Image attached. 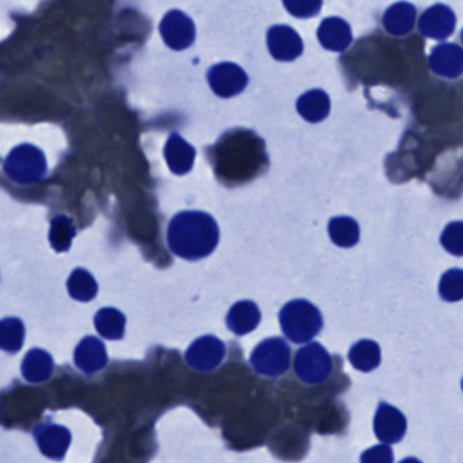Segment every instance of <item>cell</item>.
<instances>
[{"label": "cell", "instance_id": "11", "mask_svg": "<svg viewBox=\"0 0 463 463\" xmlns=\"http://www.w3.org/2000/svg\"><path fill=\"white\" fill-rule=\"evenodd\" d=\"M268 50L279 61H292L303 53V42L299 34L287 25H276L268 31Z\"/></svg>", "mask_w": 463, "mask_h": 463}, {"label": "cell", "instance_id": "18", "mask_svg": "<svg viewBox=\"0 0 463 463\" xmlns=\"http://www.w3.org/2000/svg\"><path fill=\"white\" fill-rule=\"evenodd\" d=\"M417 9L409 2L392 5L383 14V26L386 32L394 36H403L413 29Z\"/></svg>", "mask_w": 463, "mask_h": 463}, {"label": "cell", "instance_id": "5", "mask_svg": "<svg viewBox=\"0 0 463 463\" xmlns=\"http://www.w3.org/2000/svg\"><path fill=\"white\" fill-rule=\"evenodd\" d=\"M5 170L17 184H32L42 180L47 173V161L39 148L20 146L7 156Z\"/></svg>", "mask_w": 463, "mask_h": 463}, {"label": "cell", "instance_id": "8", "mask_svg": "<svg viewBox=\"0 0 463 463\" xmlns=\"http://www.w3.org/2000/svg\"><path fill=\"white\" fill-rule=\"evenodd\" d=\"M159 31L167 47L175 51L186 50L196 39V26L194 21L185 13L178 10H173L165 15Z\"/></svg>", "mask_w": 463, "mask_h": 463}, {"label": "cell", "instance_id": "27", "mask_svg": "<svg viewBox=\"0 0 463 463\" xmlns=\"http://www.w3.org/2000/svg\"><path fill=\"white\" fill-rule=\"evenodd\" d=\"M439 295L447 302H459L463 298V272L459 268L447 270L439 283Z\"/></svg>", "mask_w": 463, "mask_h": 463}, {"label": "cell", "instance_id": "25", "mask_svg": "<svg viewBox=\"0 0 463 463\" xmlns=\"http://www.w3.org/2000/svg\"><path fill=\"white\" fill-rule=\"evenodd\" d=\"M25 341V326L18 318H5L0 321V349L15 354L23 348Z\"/></svg>", "mask_w": 463, "mask_h": 463}, {"label": "cell", "instance_id": "19", "mask_svg": "<svg viewBox=\"0 0 463 463\" xmlns=\"http://www.w3.org/2000/svg\"><path fill=\"white\" fill-rule=\"evenodd\" d=\"M297 110L308 123L324 121L330 113V99L321 89H314L299 97Z\"/></svg>", "mask_w": 463, "mask_h": 463}, {"label": "cell", "instance_id": "29", "mask_svg": "<svg viewBox=\"0 0 463 463\" xmlns=\"http://www.w3.org/2000/svg\"><path fill=\"white\" fill-rule=\"evenodd\" d=\"M283 4L287 12L297 18L316 17L322 7V0H283Z\"/></svg>", "mask_w": 463, "mask_h": 463}, {"label": "cell", "instance_id": "9", "mask_svg": "<svg viewBox=\"0 0 463 463\" xmlns=\"http://www.w3.org/2000/svg\"><path fill=\"white\" fill-rule=\"evenodd\" d=\"M408 422L400 409L387 402L379 403L373 417V432L382 443L394 444L402 440Z\"/></svg>", "mask_w": 463, "mask_h": 463}, {"label": "cell", "instance_id": "12", "mask_svg": "<svg viewBox=\"0 0 463 463\" xmlns=\"http://www.w3.org/2000/svg\"><path fill=\"white\" fill-rule=\"evenodd\" d=\"M40 451L51 459H63L71 443V432L58 424H43L34 430Z\"/></svg>", "mask_w": 463, "mask_h": 463}, {"label": "cell", "instance_id": "30", "mask_svg": "<svg viewBox=\"0 0 463 463\" xmlns=\"http://www.w3.org/2000/svg\"><path fill=\"white\" fill-rule=\"evenodd\" d=\"M360 460L365 463H390L394 460V457L389 444L382 443L363 452Z\"/></svg>", "mask_w": 463, "mask_h": 463}, {"label": "cell", "instance_id": "7", "mask_svg": "<svg viewBox=\"0 0 463 463\" xmlns=\"http://www.w3.org/2000/svg\"><path fill=\"white\" fill-rule=\"evenodd\" d=\"M207 78L213 93L221 99L238 96L249 83L246 72L234 63H221L211 67Z\"/></svg>", "mask_w": 463, "mask_h": 463}, {"label": "cell", "instance_id": "14", "mask_svg": "<svg viewBox=\"0 0 463 463\" xmlns=\"http://www.w3.org/2000/svg\"><path fill=\"white\" fill-rule=\"evenodd\" d=\"M108 360L109 359L104 343L93 335L83 338L75 349V365L89 375H93L105 368Z\"/></svg>", "mask_w": 463, "mask_h": 463}, {"label": "cell", "instance_id": "6", "mask_svg": "<svg viewBox=\"0 0 463 463\" xmlns=\"http://www.w3.org/2000/svg\"><path fill=\"white\" fill-rule=\"evenodd\" d=\"M226 357V345L215 335H203L191 344L185 354L186 363L194 370L208 373L215 370Z\"/></svg>", "mask_w": 463, "mask_h": 463}, {"label": "cell", "instance_id": "20", "mask_svg": "<svg viewBox=\"0 0 463 463\" xmlns=\"http://www.w3.org/2000/svg\"><path fill=\"white\" fill-rule=\"evenodd\" d=\"M53 373V359L43 349H32L23 362V375L31 383L47 381Z\"/></svg>", "mask_w": 463, "mask_h": 463}, {"label": "cell", "instance_id": "26", "mask_svg": "<svg viewBox=\"0 0 463 463\" xmlns=\"http://www.w3.org/2000/svg\"><path fill=\"white\" fill-rule=\"evenodd\" d=\"M75 237L72 219L66 215H58L51 222L50 242L56 251H67L71 248Z\"/></svg>", "mask_w": 463, "mask_h": 463}, {"label": "cell", "instance_id": "24", "mask_svg": "<svg viewBox=\"0 0 463 463\" xmlns=\"http://www.w3.org/2000/svg\"><path fill=\"white\" fill-rule=\"evenodd\" d=\"M67 287H69L70 295L80 302H89V300L94 299L99 292V284H97L96 279L82 268H78L71 273Z\"/></svg>", "mask_w": 463, "mask_h": 463}, {"label": "cell", "instance_id": "21", "mask_svg": "<svg viewBox=\"0 0 463 463\" xmlns=\"http://www.w3.org/2000/svg\"><path fill=\"white\" fill-rule=\"evenodd\" d=\"M381 346L373 340H360L349 349L352 367L362 373H371L381 364Z\"/></svg>", "mask_w": 463, "mask_h": 463}, {"label": "cell", "instance_id": "15", "mask_svg": "<svg viewBox=\"0 0 463 463\" xmlns=\"http://www.w3.org/2000/svg\"><path fill=\"white\" fill-rule=\"evenodd\" d=\"M317 36L322 47L332 52H343L352 43L351 26L343 18L338 17H330L322 21Z\"/></svg>", "mask_w": 463, "mask_h": 463}, {"label": "cell", "instance_id": "2", "mask_svg": "<svg viewBox=\"0 0 463 463\" xmlns=\"http://www.w3.org/2000/svg\"><path fill=\"white\" fill-rule=\"evenodd\" d=\"M279 321L286 337L295 344L308 343L324 327L321 311L306 299H295L284 305Z\"/></svg>", "mask_w": 463, "mask_h": 463}, {"label": "cell", "instance_id": "3", "mask_svg": "<svg viewBox=\"0 0 463 463\" xmlns=\"http://www.w3.org/2000/svg\"><path fill=\"white\" fill-rule=\"evenodd\" d=\"M291 348L284 338L270 337L257 344L250 354V364L260 375L280 376L289 368Z\"/></svg>", "mask_w": 463, "mask_h": 463}, {"label": "cell", "instance_id": "28", "mask_svg": "<svg viewBox=\"0 0 463 463\" xmlns=\"http://www.w3.org/2000/svg\"><path fill=\"white\" fill-rule=\"evenodd\" d=\"M440 243L449 253L460 257L463 253V224L462 222H452L441 232Z\"/></svg>", "mask_w": 463, "mask_h": 463}, {"label": "cell", "instance_id": "4", "mask_svg": "<svg viewBox=\"0 0 463 463\" xmlns=\"http://www.w3.org/2000/svg\"><path fill=\"white\" fill-rule=\"evenodd\" d=\"M294 370L303 383H321L332 373V356L321 344H307L298 349L294 359Z\"/></svg>", "mask_w": 463, "mask_h": 463}, {"label": "cell", "instance_id": "17", "mask_svg": "<svg viewBox=\"0 0 463 463\" xmlns=\"http://www.w3.org/2000/svg\"><path fill=\"white\" fill-rule=\"evenodd\" d=\"M260 322H261V311L251 300H240L235 303L226 317L227 327L237 335H245L253 332Z\"/></svg>", "mask_w": 463, "mask_h": 463}, {"label": "cell", "instance_id": "13", "mask_svg": "<svg viewBox=\"0 0 463 463\" xmlns=\"http://www.w3.org/2000/svg\"><path fill=\"white\" fill-rule=\"evenodd\" d=\"M430 70L436 75L455 80L463 72L462 48L451 43L436 45L430 53Z\"/></svg>", "mask_w": 463, "mask_h": 463}, {"label": "cell", "instance_id": "16", "mask_svg": "<svg viewBox=\"0 0 463 463\" xmlns=\"http://www.w3.org/2000/svg\"><path fill=\"white\" fill-rule=\"evenodd\" d=\"M167 166L175 175H184L194 167L196 150L178 134L170 135L165 146Z\"/></svg>", "mask_w": 463, "mask_h": 463}, {"label": "cell", "instance_id": "22", "mask_svg": "<svg viewBox=\"0 0 463 463\" xmlns=\"http://www.w3.org/2000/svg\"><path fill=\"white\" fill-rule=\"evenodd\" d=\"M327 232L332 242L338 248H354L359 242V223L349 216H335L330 219Z\"/></svg>", "mask_w": 463, "mask_h": 463}, {"label": "cell", "instance_id": "10", "mask_svg": "<svg viewBox=\"0 0 463 463\" xmlns=\"http://www.w3.org/2000/svg\"><path fill=\"white\" fill-rule=\"evenodd\" d=\"M457 17L455 13L446 5H435L422 13L419 21V31L427 39H449L455 31Z\"/></svg>", "mask_w": 463, "mask_h": 463}, {"label": "cell", "instance_id": "23", "mask_svg": "<svg viewBox=\"0 0 463 463\" xmlns=\"http://www.w3.org/2000/svg\"><path fill=\"white\" fill-rule=\"evenodd\" d=\"M96 329L108 340H120L126 330V316L116 308H102L94 318Z\"/></svg>", "mask_w": 463, "mask_h": 463}, {"label": "cell", "instance_id": "1", "mask_svg": "<svg viewBox=\"0 0 463 463\" xmlns=\"http://www.w3.org/2000/svg\"><path fill=\"white\" fill-rule=\"evenodd\" d=\"M219 238L221 232L215 219L203 211H183L167 227L170 250L188 261H197L213 254Z\"/></svg>", "mask_w": 463, "mask_h": 463}]
</instances>
